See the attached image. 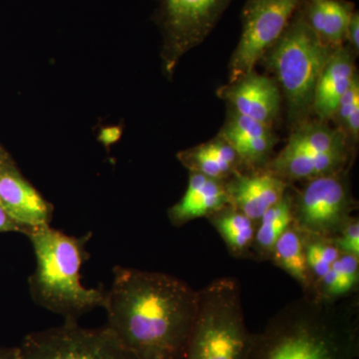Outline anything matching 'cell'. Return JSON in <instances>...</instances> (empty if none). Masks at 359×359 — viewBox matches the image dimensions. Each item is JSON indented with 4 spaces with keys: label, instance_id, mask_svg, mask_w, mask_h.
Returning <instances> with one entry per match:
<instances>
[{
    "label": "cell",
    "instance_id": "cb8c5ba5",
    "mask_svg": "<svg viewBox=\"0 0 359 359\" xmlns=\"http://www.w3.org/2000/svg\"><path fill=\"white\" fill-rule=\"evenodd\" d=\"M332 120L348 141L358 144L359 138V80L355 77L346 93L340 99Z\"/></svg>",
    "mask_w": 359,
    "mask_h": 359
},
{
    "label": "cell",
    "instance_id": "4316f807",
    "mask_svg": "<svg viewBox=\"0 0 359 359\" xmlns=\"http://www.w3.org/2000/svg\"><path fill=\"white\" fill-rule=\"evenodd\" d=\"M346 42H348V46L354 52L355 55H358L359 51V15L358 11H354L349 21L348 27H347Z\"/></svg>",
    "mask_w": 359,
    "mask_h": 359
},
{
    "label": "cell",
    "instance_id": "44dd1931",
    "mask_svg": "<svg viewBox=\"0 0 359 359\" xmlns=\"http://www.w3.org/2000/svg\"><path fill=\"white\" fill-rule=\"evenodd\" d=\"M209 219L233 256L244 257L249 252L254 244L256 222L231 205H226Z\"/></svg>",
    "mask_w": 359,
    "mask_h": 359
},
{
    "label": "cell",
    "instance_id": "30bf717a",
    "mask_svg": "<svg viewBox=\"0 0 359 359\" xmlns=\"http://www.w3.org/2000/svg\"><path fill=\"white\" fill-rule=\"evenodd\" d=\"M0 205L25 235L50 226L53 207L22 176L6 151L0 153Z\"/></svg>",
    "mask_w": 359,
    "mask_h": 359
},
{
    "label": "cell",
    "instance_id": "5bb4252c",
    "mask_svg": "<svg viewBox=\"0 0 359 359\" xmlns=\"http://www.w3.org/2000/svg\"><path fill=\"white\" fill-rule=\"evenodd\" d=\"M355 54L348 45L334 49L320 72L314 89L311 112L320 121L332 120L340 99L358 76Z\"/></svg>",
    "mask_w": 359,
    "mask_h": 359
},
{
    "label": "cell",
    "instance_id": "52a82bcc",
    "mask_svg": "<svg viewBox=\"0 0 359 359\" xmlns=\"http://www.w3.org/2000/svg\"><path fill=\"white\" fill-rule=\"evenodd\" d=\"M233 0H160L158 22L164 35L162 58L172 75L184 54L202 43Z\"/></svg>",
    "mask_w": 359,
    "mask_h": 359
},
{
    "label": "cell",
    "instance_id": "484cf974",
    "mask_svg": "<svg viewBox=\"0 0 359 359\" xmlns=\"http://www.w3.org/2000/svg\"><path fill=\"white\" fill-rule=\"evenodd\" d=\"M341 254L359 257V223L358 219L351 218L337 237L332 238Z\"/></svg>",
    "mask_w": 359,
    "mask_h": 359
},
{
    "label": "cell",
    "instance_id": "7a4b0ae2",
    "mask_svg": "<svg viewBox=\"0 0 359 359\" xmlns=\"http://www.w3.org/2000/svg\"><path fill=\"white\" fill-rule=\"evenodd\" d=\"M355 302L308 294L292 302L252 335L248 359H358Z\"/></svg>",
    "mask_w": 359,
    "mask_h": 359
},
{
    "label": "cell",
    "instance_id": "3957f363",
    "mask_svg": "<svg viewBox=\"0 0 359 359\" xmlns=\"http://www.w3.org/2000/svg\"><path fill=\"white\" fill-rule=\"evenodd\" d=\"M26 236L36 257V269L28 280L33 301L65 320H77L103 308L107 290L84 287L80 276L89 257L85 249L89 236L71 237L50 226L33 229Z\"/></svg>",
    "mask_w": 359,
    "mask_h": 359
},
{
    "label": "cell",
    "instance_id": "277c9868",
    "mask_svg": "<svg viewBox=\"0 0 359 359\" xmlns=\"http://www.w3.org/2000/svg\"><path fill=\"white\" fill-rule=\"evenodd\" d=\"M334 50L318 39L297 9L280 39L262 57L283 92L294 124L306 121L311 113L316 82Z\"/></svg>",
    "mask_w": 359,
    "mask_h": 359
},
{
    "label": "cell",
    "instance_id": "7402d4cb",
    "mask_svg": "<svg viewBox=\"0 0 359 359\" xmlns=\"http://www.w3.org/2000/svg\"><path fill=\"white\" fill-rule=\"evenodd\" d=\"M292 224V197L287 192L278 204L269 208L257 222L252 245L262 256L271 257L276 243Z\"/></svg>",
    "mask_w": 359,
    "mask_h": 359
},
{
    "label": "cell",
    "instance_id": "7c38bea8",
    "mask_svg": "<svg viewBox=\"0 0 359 359\" xmlns=\"http://www.w3.org/2000/svg\"><path fill=\"white\" fill-rule=\"evenodd\" d=\"M229 203L252 221L278 204L287 192V183L266 169L238 172L226 181Z\"/></svg>",
    "mask_w": 359,
    "mask_h": 359
},
{
    "label": "cell",
    "instance_id": "8992f818",
    "mask_svg": "<svg viewBox=\"0 0 359 359\" xmlns=\"http://www.w3.org/2000/svg\"><path fill=\"white\" fill-rule=\"evenodd\" d=\"M292 197L294 226L304 238H334L351 219L354 201L341 174L306 182Z\"/></svg>",
    "mask_w": 359,
    "mask_h": 359
},
{
    "label": "cell",
    "instance_id": "f546056e",
    "mask_svg": "<svg viewBox=\"0 0 359 359\" xmlns=\"http://www.w3.org/2000/svg\"><path fill=\"white\" fill-rule=\"evenodd\" d=\"M4 149H2L1 147H0V153L4 152Z\"/></svg>",
    "mask_w": 359,
    "mask_h": 359
},
{
    "label": "cell",
    "instance_id": "4fadbf2b",
    "mask_svg": "<svg viewBox=\"0 0 359 359\" xmlns=\"http://www.w3.org/2000/svg\"><path fill=\"white\" fill-rule=\"evenodd\" d=\"M230 111L219 135L237 152L243 167L249 171L264 169L276 143L273 127Z\"/></svg>",
    "mask_w": 359,
    "mask_h": 359
},
{
    "label": "cell",
    "instance_id": "8fae6325",
    "mask_svg": "<svg viewBox=\"0 0 359 359\" xmlns=\"http://www.w3.org/2000/svg\"><path fill=\"white\" fill-rule=\"evenodd\" d=\"M218 96L238 114L273 127L280 109L282 93L273 78L250 71L221 87Z\"/></svg>",
    "mask_w": 359,
    "mask_h": 359
},
{
    "label": "cell",
    "instance_id": "ba28073f",
    "mask_svg": "<svg viewBox=\"0 0 359 359\" xmlns=\"http://www.w3.org/2000/svg\"><path fill=\"white\" fill-rule=\"evenodd\" d=\"M18 359H135L107 327L85 328L77 320L28 334Z\"/></svg>",
    "mask_w": 359,
    "mask_h": 359
},
{
    "label": "cell",
    "instance_id": "5b68a950",
    "mask_svg": "<svg viewBox=\"0 0 359 359\" xmlns=\"http://www.w3.org/2000/svg\"><path fill=\"white\" fill-rule=\"evenodd\" d=\"M252 335L245 325L240 283L218 278L199 290L184 359H248Z\"/></svg>",
    "mask_w": 359,
    "mask_h": 359
},
{
    "label": "cell",
    "instance_id": "603a6c76",
    "mask_svg": "<svg viewBox=\"0 0 359 359\" xmlns=\"http://www.w3.org/2000/svg\"><path fill=\"white\" fill-rule=\"evenodd\" d=\"M359 280V257L341 254L330 271L316 282V297L327 301H339L351 294Z\"/></svg>",
    "mask_w": 359,
    "mask_h": 359
},
{
    "label": "cell",
    "instance_id": "6da1fadb",
    "mask_svg": "<svg viewBox=\"0 0 359 359\" xmlns=\"http://www.w3.org/2000/svg\"><path fill=\"white\" fill-rule=\"evenodd\" d=\"M198 302L199 290L178 278L116 266L106 327L135 359H184Z\"/></svg>",
    "mask_w": 359,
    "mask_h": 359
},
{
    "label": "cell",
    "instance_id": "9c48e42d",
    "mask_svg": "<svg viewBox=\"0 0 359 359\" xmlns=\"http://www.w3.org/2000/svg\"><path fill=\"white\" fill-rule=\"evenodd\" d=\"M302 0H245L242 35L229 65L230 82L255 69L280 39Z\"/></svg>",
    "mask_w": 359,
    "mask_h": 359
},
{
    "label": "cell",
    "instance_id": "ac0fdd59",
    "mask_svg": "<svg viewBox=\"0 0 359 359\" xmlns=\"http://www.w3.org/2000/svg\"><path fill=\"white\" fill-rule=\"evenodd\" d=\"M177 157L190 173L224 182L241 172L243 167L237 152L221 135L196 147L181 151Z\"/></svg>",
    "mask_w": 359,
    "mask_h": 359
},
{
    "label": "cell",
    "instance_id": "ffe728a7",
    "mask_svg": "<svg viewBox=\"0 0 359 359\" xmlns=\"http://www.w3.org/2000/svg\"><path fill=\"white\" fill-rule=\"evenodd\" d=\"M269 257L309 292L313 280L306 262L304 237L294 224L278 238Z\"/></svg>",
    "mask_w": 359,
    "mask_h": 359
},
{
    "label": "cell",
    "instance_id": "83f0119b",
    "mask_svg": "<svg viewBox=\"0 0 359 359\" xmlns=\"http://www.w3.org/2000/svg\"><path fill=\"white\" fill-rule=\"evenodd\" d=\"M8 231L23 233L22 229L7 215L4 208L0 205V233H8Z\"/></svg>",
    "mask_w": 359,
    "mask_h": 359
},
{
    "label": "cell",
    "instance_id": "d4e9b609",
    "mask_svg": "<svg viewBox=\"0 0 359 359\" xmlns=\"http://www.w3.org/2000/svg\"><path fill=\"white\" fill-rule=\"evenodd\" d=\"M304 249L313 282L320 280L341 255L332 238H304Z\"/></svg>",
    "mask_w": 359,
    "mask_h": 359
},
{
    "label": "cell",
    "instance_id": "e0dca14e",
    "mask_svg": "<svg viewBox=\"0 0 359 359\" xmlns=\"http://www.w3.org/2000/svg\"><path fill=\"white\" fill-rule=\"evenodd\" d=\"M348 160L349 153L308 155L283 149L264 169L289 184L344 173Z\"/></svg>",
    "mask_w": 359,
    "mask_h": 359
},
{
    "label": "cell",
    "instance_id": "9a60e30c",
    "mask_svg": "<svg viewBox=\"0 0 359 359\" xmlns=\"http://www.w3.org/2000/svg\"><path fill=\"white\" fill-rule=\"evenodd\" d=\"M229 203L226 182L209 178L204 175L190 173L188 187L182 199L170 208V221L177 226L193 219L211 217Z\"/></svg>",
    "mask_w": 359,
    "mask_h": 359
},
{
    "label": "cell",
    "instance_id": "2e32d148",
    "mask_svg": "<svg viewBox=\"0 0 359 359\" xmlns=\"http://www.w3.org/2000/svg\"><path fill=\"white\" fill-rule=\"evenodd\" d=\"M302 18L325 46L337 49L346 42L347 27L355 11L347 0H302Z\"/></svg>",
    "mask_w": 359,
    "mask_h": 359
},
{
    "label": "cell",
    "instance_id": "d6986e66",
    "mask_svg": "<svg viewBox=\"0 0 359 359\" xmlns=\"http://www.w3.org/2000/svg\"><path fill=\"white\" fill-rule=\"evenodd\" d=\"M344 135L325 121H304L297 125L283 149L308 155L351 153Z\"/></svg>",
    "mask_w": 359,
    "mask_h": 359
},
{
    "label": "cell",
    "instance_id": "f1b7e54d",
    "mask_svg": "<svg viewBox=\"0 0 359 359\" xmlns=\"http://www.w3.org/2000/svg\"><path fill=\"white\" fill-rule=\"evenodd\" d=\"M20 358V347L0 346V359Z\"/></svg>",
    "mask_w": 359,
    "mask_h": 359
}]
</instances>
